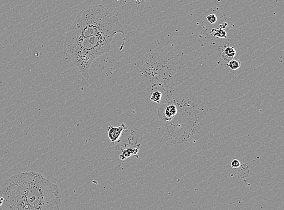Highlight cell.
<instances>
[{"label": "cell", "instance_id": "4fadbf2b", "mask_svg": "<svg viewBox=\"0 0 284 210\" xmlns=\"http://www.w3.org/2000/svg\"><path fill=\"white\" fill-rule=\"evenodd\" d=\"M3 198L0 196V207H1V205L3 204Z\"/></svg>", "mask_w": 284, "mask_h": 210}, {"label": "cell", "instance_id": "ba28073f", "mask_svg": "<svg viewBox=\"0 0 284 210\" xmlns=\"http://www.w3.org/2000/svg\"><path fill=\"white\" fill-rule=\"evenodd\" d=\"M228 66L232 70H237L241 66V62L237 59H231L228 61Z\"/></svg>", "mask_w": 284, "mask_h": 210}, {"label": "cell", "instance_id": "7c38bea8", "mask_svg": "<svg viewBox=\"0 0 284 210\" xmlns=\"http://www.w3.org/2000/svg\"><path fill=\"white\" fill-rule=\"evenodd\" d=\"M231 165L233 168H237L241 166V162L238 160L235 159L231 163Z\"/></svg>", "mask_w": 284, "mask_h": 210}, {"label": "cell", "instance_id": "5b68a950", "mask_svg": "<svg viewBox=\"0 0 284 210\" xmlns=\"http://www.w3.org/2000/svg\"><path fill=\"white\" fill-rule=\"evenodd\" d=\"M139 148H140V144H139L138 145L136 144L135 146H134L133 148H127L124 149L122 151V153L119 155L120 159L124 160L133 155L138 157V153L139 152Z\"/></svg>", "mask_w": 284, "mask_h": 210}, {"label": "cell", "instance_id": "6da1fadb", "mask_svg": "<svg viewBox=\"0 0 284 210\" xmlns=\"http://www.w3.org/2000/svg\"><path fill=\"white\" fill-rule=\"evenodd\" d=\"M0 210H61L59 188L38 172L10 177L0 186Z\"/></svg>", "mask_w": 284, "mask_h": 210}, {"label": "cell", "instance_id": "277c9868", "mask_svg": "<svg viewBox=\"0 0 284 210\" xmlns=\"http://www.w3.org/2000/svg\"><path fill=\"white\" fill-rule=\"evenodd\" d=\"M127 129H128L127 126L124 123L121 124L119 126H110L107 127V135L110 141L111 142L110 145L114 144L116 142H118L120 137L122 135L124 131H127Z\"/></svg>", "mask_w": 284, "mask_h": 210}, {"label": "cell", "instance_id": "52a82bcc", "mask_svg": "<svg viewBox=\"0 0 284 210\" xmlns=\"http://www.w3.org/2000/svg\"><path fill=\"white\" fill-rule=\"evenodd\" d=\"M177 113V108L176 106L174 105H170L168 106L165 109V114L167 118L170 119L174 117Z\"/></svg>", "mask_w": 284, "mask_h": 210}, {"label": "cell", "instance_id": "8992f818", "mask_svg": "<svg viewBox=\"0 0 284 210\" xmlns=\"http://www.w3.org/2000/svg\"><path fill=\"white\" fill-rule=\"evenodd\" d=\"M236 51L235 49L233 47L228 46L225 48V49L222 52V57L225 61H230V60L233 59V58L236 55Z\"/></svg>", "mask_w": 284, "mask_h": 210}, {"label": "cell", "instance_id": "8fae6325", "mask_svg": "<svg viewBox=\"0 0 284 210\" xmlns=\"http://www.w3.org/2000/svg\"><path fill=\"white\" fill-rule=\"evenodd\" d=\"M207 19L210 24H214L217 21V17L215 14L212 13L207 17Z\"/></svg>", "mask_w": 284, "mask_h": 210}, {"label": "cell", "instance_id": "9c48e42d", "mask_svg": "<svg viewBox=\"0 0 284 210\" xmlns=\"http://www.w3.org/2000/svg\"><path fill=\"white\" fill-rule=\"evenodd\" d=\"M161 98H162V93L158 91H156V92H154L153 93H152V96L150 97V100H152V102H156L157 103H160Z\"/></svg>", "mask_w": 284, "mask_h": 210}, {"label": "cell", "instance_id": "7a4b0ae2", "mask_svg": "<svg viewBox=\"0 0 284 210\" xmlns=\"http://www.w3.org/2000/svg\"><path fill=\"white\" fill-rule=\"evenodd\" d=\"M123 35L122 50L125 44V33L119 19L101 4L91 6L80 12L67 32L64 42L102 34Z\"/></svg>", "mask_w": 284, "mask_h": 210}, {"label": "cell", "instance_id": "30bf717a", "mask_svg": "<svg viewBox=\"0 0 284 210\" xmlns=\"http://www.w3.org/2000/svg\"><path fill=\"white\" fill-rule=\"evenodd\" d=\"M214 36H216L219 38H227L226 32L222 29L216 30V33L214 34Z\"/></svg>", "mask_w": 284, "mask_h": 210}, {"label": "cell", "instance_id": "3957f363", "mask_svg": "<svg viewBox=\"0 0 284 210\" xmlns=\"http://www.w3.org/2000/svg\"><path fill=\"white\" fill-rule=\"evenodd\" d=\"M114 35L102 34L64 42V55L66 59L72 61L87 80L91 65L97 58L109 52Z\"/></svg>", "mask_w": 284, "mask_h": 210}]
</instances>
